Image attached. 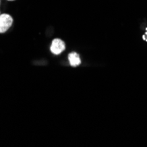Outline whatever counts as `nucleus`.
I'll list each match as a JSON object with an SVG mask.
<instances>
[{
  "instance_id": "obj_1",
  "label": "nucleus",
  "mask_w": 147,
  "mask_h": 147,
  "mask_svg": "<svg viewBox=\"0 0 147 147\" xmlns=\"http://www.w3.org/2000/svg\"><path fill=\"white\" fill-rule=\"evenodd\" d=\"M13 23V19L11 15L3 13L0 14V34L5 33Z\"/></svg>"
},
{
  "instance_id": "obj_2",
  "label": "nucleus",
  "mask_w": 147,
  "mask_h": 147,
  "mask_svg": "<svg viewBox=\"0 0 147 147\" xmlns=\"http://www.w3.org/2000/svg\"><path fill=\"white\" fill-rule=\"evenodd\" d=\"M65 49V43L61 39H54L50 46V51L54 55H59Z\"/></svg>"
},
{
  "instance_id": "obj_3",
  "label": "nucleus",
  "mask_w": 147,
  "mask_h": 147,
  "mask_svg": "<svg viewBox=\"0 0 147 147\" xmlns=\"http://www.w3.org/2000/svg\"><path fill=\"white\" fill-rule=\"evenodd\" d=\"M68 59L70 62V64L72 67H77L80 63H81V59L79 57V55L76 52H71L68 56Z\"/></svg>"
},
{
  "instance_id": "obj_4",
  "label": "nucleus",
  "mask_w": 147,
  "mask_h": 147,
  "mask_svg": "<svg viewBox=\"0 0 147 147\" xmlns=\"http://www.w3.org/2000/svg\"><path fill=\"white\" fill-rule=\"evenodd\" d=\"M143 39L144 40V41H147V32L145 33V36L144 35L143 36Z\"/></svg>"
},
{
  "instance_id": "obj_5",
  "label": "nucleus",
  "mask_w": 147,
  "mask_h": 147,
  "mask_svg": "<svg viewBox=\"0 0 147 147\" xmlns=\"http://www.w3.org/2000/svg\"><path fill=\"white\" fill-rule=\"evenodd\" d=\"M8 1H13V0H8Z\"/></svg>"
},
{
  "instance_id": "obj_6",
  "label": "nucleus",
  "mask_w": 147,
  "mask_h": 147,
  "mask_svg": "<svg viewBox=\"0 0 147 147\" xmlns=\"http://www.w3.org/2000/svg\"><path fill=\"white\" fill-rule=\"evenodd\" d=\"M0 4H1V1H0Z\"/></svg>"
}]
</instances>
